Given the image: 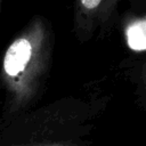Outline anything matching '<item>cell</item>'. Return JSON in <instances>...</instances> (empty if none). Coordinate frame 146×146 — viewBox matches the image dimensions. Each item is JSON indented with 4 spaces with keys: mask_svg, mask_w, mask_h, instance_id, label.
Returning <instances> with one entry per match:
<instances>
[{
    "mask_svg": "<svg viewBox=\"0 0 146 146\" xmlns=\"http://www.w3.org/2000/svg\"><path fill=\"white\" fill-rule=\"evenodd\" d=\"M43 146H68L65 144H49V145H43Z\"/></svg>",
    "mask_w": 146,
    "mask_h": 146,
    "instance_id": "277c9868",
    "label": "cell"
},
{
    "mask_svg": "<svg viewBox=\"0 0 146 146\" xmlns=\"http://www.w3.org/2000/svg\"><path fill=\"white\" fill-rule=\"evenodd\" d=\"M42 40L39 29L17 38L7 49L3 58V73L10 89L17 96H26L36 71L42 64Z\"/></svg>",
    "mask_w": 146,
    "mask_h": 146,
    "instance_id": "6da1fadb",
    "label": "cell"
},
{
    "mask_svg": "<svg viewBox=\"0 0 146 146\" xmlns=\"http://www.w3.org/2000/svg\"><path fill=\"white\" fill-rule=\"evenodd\" d=\"M102 2L98 0H83L80 2V5L82 7H84V9H95L97 6H99Z\"/></svg>",
    "mask_w": 146,
    "mask_h": 146,
    "instance_id": "3957f363",
    "label": "cell"
},
{
    "mask_svg": "<svg viewBox=\"0 0 146 146\" xmlns=\"http://www.w3.org/2000/svg\"><path fill=\"white\" fill-rule=\"evenodd\" d=\"M128 44L133 50L146 49V19L137 21L127 30Z\"/></svg>",
    "mask_w": 146,
    "mask_h": 146,
    "instance_id": "7a4b0ae2",
    "label": "cell"
}]
</instances>
